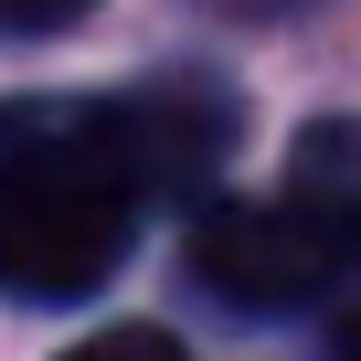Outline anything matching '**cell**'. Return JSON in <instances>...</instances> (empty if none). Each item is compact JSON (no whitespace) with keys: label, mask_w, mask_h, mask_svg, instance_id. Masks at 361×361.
I'll list each match as a JSON object with an SVG mask.
<instances>
[{"label":"cell","mask_w":361,"mask_h":361,"mask_svg":"<svg viewBox=\"0 0 361 361\" xmlns=\"http://www.w3.org/2000/svg\"><path fill=\"white\" fill-rule=\"evenodd\" d=\"M234 159L224 85L138 96H0V298L64 308L96 298L159 202H202Z\"/></svg>","instance_id":"1"},{"label":"cell","mask_w":361,"mask_h":361,"mask_svg":"<svg viewBox=\"0 0 361 361\" xmlns=\"http://www.w3.org/2000/svg\"><path fill=\"white\" fill-rule=\"evenodd\" d=\"M192 276L213 287V298H234V308H308V298H329L340 287V255L308 234V213L276 192V202H245V192H202V213H192Z\"/></svg>","instance_id":"2"},{"label":"cell","mask_w":361,"mask_h":361,"mask_svg":"<svg viewBox=\"0 0 361 361\" xmlns=\"http://www.w3.org/2000/svg\"><path fill=\"white\" fill-rule=\"evenodd\" d=\"M287 202L308 213V234L340 255V276H361V117H319L287 149Z\"/></svg>","instance_id":"3"},{"label":"cell","mask_w":361,"mask_h":361,"mask_svg":"<svg viewBox=\"0 0 361 361\" xmlns=\"http://www.w3.org/2000/svg\"><path fill=\"white\" fill-rule=\"evenodd\" d=\"M64 361H180V340H170V329H96V340H75Z\"/></svg>","instance_id":"4"},{"label":"cell","mask_w":361,"mask_h":361,"mask_svg":"<svg viewBox=\"0 0 361 361\" xmlns=\"http://www.w3.org/2000/svg\"><path fill=\"white\" fill-rule=\"evenodd\" d=\"M96 0H0V22L11 32H64V22H85Z\"/></svg>","instance_id":"5"},{"label":"cell","mask_w":361,"mask_h":361,"mask_svg":"<svg viewBox=\"0 0 361 361\" xmlns=\"http://www.w3.org/2000/svg\"><path fill=\"white\" fill-rule=\"evenodd\" d=\"M329 350H340V361H361V308H340V329H329Z\"/></svg>","instance_id":"6"},{"label":"cell","mask_w":361,"mask_h":361,"mask_svg":"<svg viewBox=\"0 0 361 361\" xmlns=\"http://www.w3.org/2000/svg\"><path fill=\"white\" fill-rule=\"evenodd\" d=\"M224 11H255V22H266V11H298V0H224Z\"/></svg>","instance_id":"7"}]
</instances>
